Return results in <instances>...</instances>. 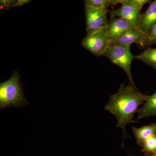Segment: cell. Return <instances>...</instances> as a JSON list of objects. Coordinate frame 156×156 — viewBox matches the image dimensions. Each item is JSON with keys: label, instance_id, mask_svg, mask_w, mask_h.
I'll return each mask as SVG.
<instances>
[{"label": "cell", "instance_id": "cell-5", "mask_svg": "<svg viewBox=\"0 0 156 156\" xmlns=\"http://www.w3.org/2000/svg\"><path fill=\"white\" fill-rule=\"evenodd\" d=\"M82 46L97 57L103 56L110 47L107 29L87 35L82 41Z\"/></svg>", "mask_w": 156, "mask_h": 156}, {"label": "cell", "instance_id": "cell-14", "mask_svg": "<svg viewBox=\"0 0 156 156\" xmlns=\"http://www.w3.org/2000/svg\"><path fill=\"white\" fill-rule=\"evenodd\" d=\"M144 154H152L156 152V134L146 140L141 147Z\"/></svg>", "mask_w": 156, "mask_h": 156}, {"label": "cell", "instance_id": "cell-6", "mask_svg": "<svg viewBox=\"0 0 156 156\" xmlns=\"http://www.w3.org/2000/svg\"><path fill=\"white\" fill-rule=\"evenodd\" d=\"M87 35L107 29L108 9H96L85 6Z\"/></svg>", "mask_w": 156, "mask_h": 156}, {"label": "cell", "instance_id": "cell-15", "mask_svg": "<svg viewBox=\"0 0 156 156\" xmlns=\"http://www.w3.org/2000/svg\"><path fill=\"white\" fill-rule=\"evenodd\" d=\"M155 44H156V23L140 46L142 48H145L150 47Z\"/></svg>", "mask_w": 156, "mask_h": 156}, {"label": "cell", "instance_id": "cell-11", "mask_svg": "<svg viewBox=\"0 0 156 156\" xmlns=\"http://www.w3.org/2000/svg\"><path fill=\"white\" fill-rule=\"evenodd\" d=\"M136 119L139 120L146 117L156 115V91L152 95L149 96L141 108L139 109Z\"/></svg>", "mask_w": 156, "mask_h": 156}, {"label": "cell", "instance_id": "cell-17", "mask_svg": "<svg viewBox=\"0 0 156 156\" xmlns=\"http://www.w3.org/2000/svg\"><path fill=\"white\" fill-rule=\"evenodd\" d=\"M30 2V1L29 0H17L15 2L14 7H20L29 3Z\"/></svg>", "mask_w": 156, "mask_h": 156}, {"label": "cell", "instance_id": "cell-4", "mask_svg": "<svg viewBox=\"0 0 156 156\" xmlns=\"http://www.w3.org/2000/svg\"><path fill=\"white\" fill-rule=\"evenodd\" d=\"M131 46H110L103 56L109 59L112 63L121 68L126 72L129 81V85L136 88L132 78L131 66L132 60L135 58L131 51Z\"/></svg>", "mask_w": 156, "mask_h": 156}, {"label": "cell", "instance_id": "cell-9", "mask_svg": "<svg viewBox=\"0 0 156 156\" xmlns=\"http://www.w3.org/2000/svg\"><path fill=\"white\" fill-rule=\"evenodd\" d=\"M146 37L139 30L131 28L122 34L111 46H131L133 44H138L140 46Z\"/></svg>", "mask_w": 156, "mask_h": 156}, {"label": "cell", "instance_id": "cell-10", "mask_svg": "<svg viewBox=\"0 0 156 156\" xmlns=\"http://www.w3.org/2000/svg\"><path fill=\"white\" fill-rule=\"evenodd\" d=\"M132 129L136 138V143L141 147L146 140L156 134V123H151L150 125L142 126L140 128L133 126Z\"/></svg>", "mask_w": 156, "mask_h": 156}, {"label": "cell", "instance_id": "cell-1", "mask_svg": "<svg viewBox=\"0 0 156 156\" xmlns=\"http://www.w3.org/2000/svg\"><path fill=\"white\" fill-rule=\"evenodd\" d=\"M149 96L140 93L137 88L124 84L120 85L115 94L111 95L105 109L116 118V126L122 129L123 138L128 136L126 125L137 122L133 120L134 115L138 112L140 105L144 103Z\"/></svg>", "mask_w": 156, "mask_h": 156}, {"label": "cell", "instance_id": "cell-16", "mask_svg": "<svg viewBox=\"0 0 156 156\" xmlns=\"http://www.w3.org/2000/svg\"><path fill=\"white\" fill-rule=\"evenodd\" d=\"M16 1L12 0H1L0 1V6L1 9L8 10L11 7H14Z\"/></svg>", "mask_w": 156, "mask_h": 156}, {"label": "cell", "instance_id": "cell-7", "mask_svg": "<svg viewBox=\"0 0 156 156\" xmlns=\"http://www.w3.org/2000/svg\"><path fill=\"white\" fill-rule=\"evenodd\" d=\"M131 28H134L126 20L119 17H111L107 28L110 46H111L122 34Z\"/></svg>", "mask_w": 156, "mask_h": 156}, {"label": "cell", "instance_id": "cell-8", "mask_svg": "<svg viewBox=\"0 0 156 156\" xmlns=\"http://www.w3.org/2000/svg\"><path fill=\"white\" fill-rule=\"evenodd\" d=\"M156 23V0L151 2L146 11L142 13L139 30L147 37Z\"/></svg>", "mask_w": 156, "mask_h": 156}, {"label": "cell", "instance_id": "cell-18", "mask_svg": "<svg viewBox=\"0 0 156 156\" xmlns=\"http://www.w3.org/2000/svg\"><path fill=\"white\" fill-rule=\"evenodd\" d=\"M145 156H156V152L155 153L152 154H144Z\"/></svg>", "mask_w": 156, "mask_h": 156}, {"label": "cell", "instance_id": "cell-12", "mask_svg": "<svg viewBox=\"0 0 156 156\" xmlns=\"http://www.w3.org/2000/svg\"><path fill=\"white\" fill-rule=\"evenodd\" d=\"M135 58L156 70V48H147L139 55L135 56Z\"/></svg>", "mask_w": 156, "mask_h": 156}, {"label": "cell", "instance_id": "cell-3", "mask_svg": "<svg viewBox=\"0 0 156 156\" xmlns=\"http://www.w3.org/2000/svg\"><path fill=\"white\" fill-rule=\"evenodd\" d=\"M151 2L149 0H121V7L109 10L108 14L111 17H118L126 20L133 28L139 30L143 7Z\"/></svg>", "mask_w": 156, "mask_h": 156}, {"label": "cell", "instance_id": "cell-2", "mask_svg": "<svg viewBox=\"0 0 156 156\" xmlns=\"http://www.w3.org/2000/svg\"><path fill=\"white\" fill-rule=\"evenodd\" d=\"M20 77L18 72H14L10 79L0 84L1 109L11 106L24 107L28 103L24 97Z\"/></svg>", "mask_w": 156, "mask_h": 156}, {"label": "cell", "instance_id": "cell-13", "mask_svg": "<svg viewBox=\"0 0 156 156\" xmlns=\"http://www.w3.org/2000/svg\"><path fill=\"white\" fill-rule=\"evenodd\" d=\"M121 0H86L85 6L96 9H108L112 6L116 5L121 3Z\"/></svg>", "mask_w": 156, "mask_h": 156}]
</instances>
